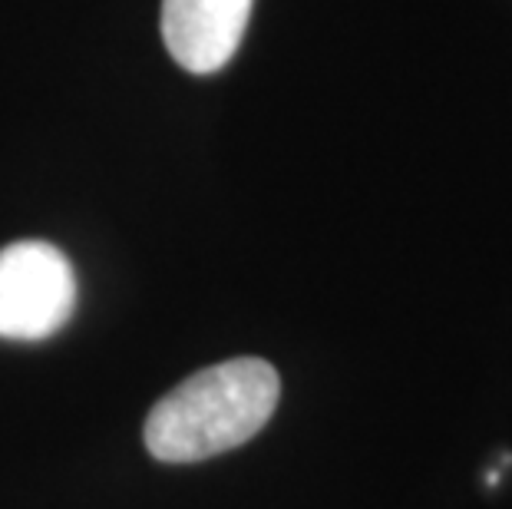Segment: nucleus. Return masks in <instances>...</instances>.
Returning a JSON list of instances; mask_svg holds the SVG:
<instances>
[{
	"instance_id": "f257e3e1",
	"label": "nucleus",
	"mask_w": 512,
	"mask_h": 509,
	"mask_svg": "<svg viewBox=\"0 0 512 509\" xmlns=\"http://www.w3.org/2000/svg\"><path fill=\"white\" fill-rule=\"evenodd\" d=\"M278 371L261 357L205 367L156 400L146 417V447L162 463H199L242 447L278 407Z\"/></svg>"
},
{
	"instance_id": "f03ea898",
	"label": "nucleus",
	"mask_w": 512,
	"mask_h": 509,
	"mask_svg": "<svg viewBox=\"0 0 512 509\" xmlns=\"http://www.w3.org/2000/svg\"><path fill=\"white\" fill-rule=\"evenodd\" d=\"M76 311V275L57 245L14 242L0 248V338L47 341Z\"/></svg>"
},
{
	"instance_id": "7ed1b4c3",
	"label": "nucleus",
	"mask_w": 512,
	"mask_h": 509,
	"mask_svg": "<svg viewBox=\"0 0 512 509\" xmlns=\"http://www.w3.org/2000/svg\"><path fill=\"white\" fill-rule=\"evenodd\" d=\"M252 0H162V40L195 77L219 73L242 47Z\"/></svg>"
}]
</instances>
